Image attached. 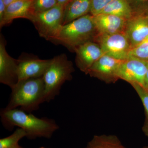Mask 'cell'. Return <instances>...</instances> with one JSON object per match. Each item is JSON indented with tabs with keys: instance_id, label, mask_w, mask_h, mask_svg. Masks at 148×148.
<instances>
[{
	"instance_id": "cell-1",
	"label": "cell",
	"mask_w": 148,
	"mask_h": 148,
	"mask_svg": "<svg viewBox=\"0 0 148 148\" xmlns=\"http://www.w3.org/2000/svg\"><path fill=\"white\" fill-rule=\"evenodd\" d=\"M1 121L5 127L11 130L18 127L24 130L27 138H51L53 133L59 129L55 121L47 117H37L31 113L16 108L1 110Z\"/></svg>"
},
{
	"instance_id": "cell-2",
	"label": "cell",
	"mask_w": 148,
	"mask_h": 148,
	"mask_svg": "<svg viewBox=\"0 0 148 148\" xmlns=\"http://www.w3.org/2000/svg\"><path fill=\"white\" fill-rule=\"evenodd\" d=\"M10 100L5 108H19L31 113L45 103V87L43 77L19 81L11 89Z\"/></svg>"
},
{
	"instance_id": "cell-3",
	"label": "cell",
	"mask_w": 148,
	"mask_h": 148,
	"mask_svg": "<svg viewBox=\"0 0 148 148\" xmlns=\"http://www.w3.org/2000/svg\"><path fill=\"white\" fill-rule=\"evenodd\" d=\"M98 34L93 16L90 14L62 26L55 44L61 45L74 51L79 46L94 41Z\"/></svg>"
},
{
	"instance_id": "cell-4",
	"label": "cell",
	"mask_w": 148,
	"mask_h": 148,
	"mask_svg": "<svg viewBox=\"0 0 148 148\" xmlns=\"http://www.w3.org/2000/svg\"><path fill=\"white\" fill-rule=\"evenodd\" d=\"M74 71L73 63L65 53L51 58L50 65L42 77L45 87V102H50L59 95L62 85L72 79Z\"/></svg>"
},
{
	"instance_id": "cell-5",
	"label": "cell",
	"mask_w": 148,
	"mask_h": 148,
	"mask_svg": "<svg viewBox=\"0 0 148 148\" xmlns=\"http://www.w3.org/2000/svg\"><path fill=\"white\" fill-rule=\"evenodd\" d=\"M64 7L57 4L49 10L36 14L30 19L40 36L55 44L63 26Z\"/></svg>"
},
{
	"instance_id": "cell-6",
	"label": "cell",
	"mask_w": 148,
	"mask_h": 148,
	"mask_svg": "<svg viewBox=\"0 0 148 148\" xmlns=\"http://www.w3.org/2000/svg\"><path fill=\"white\" fill-rule=\"evenodd\" d=\"M94 42L100 45L104 54L120 60L128 58L131 47L124 32L113 34H97Z\"/></svg>"
},
{
	"instance_id": "cell-7",
	"label": "cell",
	"mask_w": 148,
	"mask_h": 148,
	"mask_svg": "<svg viewBox=\"0 0 148 148\" xmlns=\"http://www.w3.org/2000/svg\"><path fill=\"white\" fill-rule=\"evenodd\" d=\"M123 60L104 54L90 67L86 75L107 84L114 83L119 79L118 73Z\"/></svg>"
},
{
	"instance_id": "cell-8",
	"label": "cell",
	"mask_w": 148,
	"mask_h": 148,
	"mask_svg": "<svg viewBox=\"0 0 148 148\" xmlns=\"http://www.w3.org/2000/svg\"><path fill=\"white\" fill-rule=\"evenodd\" d=\"M148 62L133 57L123 60L120 66L118 77L130 84L136 83L145 88V78Z\"/></svg>"
},
{
	"instance_id": "cell-9",
	"label": "cell",
	"mask_w": 148,
	"mask_h": 148,
	"mask_svg": "<svg viewBox=\"0 0 148 148\" xmlns=\"http://www.w3.org/2000/svg\"><path fill=\"white\" fill-rule=\"evenodd\" d=\"M6 42L0 36V82L13 88L18 81V62L10 56L6 49Z\"/></svg>"
},
{
	"instance_id": "cell-10",
	"label": "cell",
	"mask_w": 148,
	"mask_h": 148,
	"mask_svg": "<svg viewBox=\"0 0 148 148\" xmlns=\"http://www.w3.org/2000/svg\"><path fill=\"white\" fill-rule=\"evenodd\" d=\"M51 59H41L35 56H22L17 59L18 81L41 77L50 65Z\"/></svg>"
},
{
	"instance_id": "cell-11",
	"label": "cell",
	"mask_w": 148,
	"mask_h": 148,
	"mask_svg": "<svg viewBox=\"0 0 148 148\" xmlns=\"http://www.w3.org/2000/svg\"><path fill=\"white\" fill-rule=\"evenodd\" d=\"M75 63L80 71L87 74L88 70L99 58L104 55L101 47L97 43L89 41L76 48Z\"/></svg>"
},
{
	"instance_id": "cell-12",
	"label": "cell",
	"mask_w": 148,
	"mask_h": 148,
	"mask_svg": "<svg viewBox=\"0 0 148 148\" xmlns=\"http://www.w3.org/2000/svg\"><path fill=\"white\" fill-rule=\"evenodd\" d=\"M124 33L131 49L145 40L148 38L147 16H134L127 20Z\"/></svg>"
},
{
	"instance_id": "cell-13",
	"label": "cell",
	"mask_w": 148,
	"mask_h": 148,
	"mask_svg": "<svg viewBox=\"0 0 148 148\" xmlns=\"http://www.w3.org/2000/svg\"><path fill=\"white\" fill-rule=\"evenodd\" d=\"M98 34L110 35L123 33L127 20L119 16L101 13L93 16Z\"/></svg>"
},
{
	"instance_id": "cell-14",
	"label": "cell",
	"mask_w": 148,
	"mask_h": 148,
	"mask_svg": "<svg viewBox=\"0 0 148 148\" xmlns=\"http://www.w3.org/2000/svg\"><path fill=\"white\" fill-rule=\"evenodd\" d=\"M33 0H18L6 7L4 16L0 21L1 29L11 24L14 20L18 18L30 20L32 13V5Z\"/></svg>"
},
{
	"instance_id": "cell-15",
	"label": "cell",
	"mask_w": 148,
	"mask_h": 148,
	"mask_svg": "<svg viewBox=\"0 0 148 148\" xmlns=\"http://www.w3.org/2000/svg\"><path fill=\"white\" fill-rule=\"evenodd\" d=\"M91 0H71L64 7L63 25L90 14Z\"/></svg>"
},
{
	"instance_id": "cell-16",
	"label": "cell",
	"mask_w": 148,
	"mask_h": 148,
	"mask_svg": "<svg viewBox=\"0 0 148 148\" xmlns=\"http://www.w3.org/2000/svg\"><path fill=\"white\" fill-rule=\"evenodd\" d=\"M101 13L112 14L127 20L133 16L126 0H112L103 8Z\"/></svg>"
},
{
	"instance_id": "cell-17",
	"label": "cell",
	"mask_w": 148,
	"mask_h": 148,
	"mask_svg": "<svg viewBox=\"0 0 148 148\" xmlns=\"http://www.w3.org/2000/svg\"><path fill=\"white\" fill-rule=\"evenodd\" d=\"M85 148H126L116 135H94Z\"/></svg>"
},
{
	"instance_id": "cell-18",
	"label": "cell",
	"mask_w": 148,
	"mask_h": 148,
	"mask_svg": "<svg viewBox=\"0 0 148 148\" xmlns=\"http://www.w3.org/2000/svg\"><path fill=\"white\" fill-rule=\"evenodd\" d=\"M143 103L145 110V120L142 127L144 134L148 138V92L145 88L138 84H131Z\"/></svg>"
},
{
	"instance_id": "cell-19",
	"label": "cell",
	"mask_w": 148,
	"mask_h": 148,
	"mask_svg": "<svg viewBox=\"0 0 148 148\" xmlns=\"http://www.w3.org/2000/svg\"><path fill=\"white\" fill-rule=\"evenodd\" d=\"M27 136L24 130L18 128L10 136L0 140V148H20L18 142Z\"/></svg>"
},
{
	"instance_id": "cell-20",
	"label": "cell",
	"mask_w": 148,
	"mask_h": 148,
	"mask_svg": "<svg viewBox=\"0 0 148 148\" xmlns=\"http://www.w3.org/2000/svg\"><path fill=\"white\" fill-rule=\"evenodd\" d=\"M128 57H133L148 62V38L131 49Z\"/></svg>"
},
{
	"instance_id": "cell-21",
	"label": "cell",
	"mask_w": 148,
	"mask_h": 148,
	"mask_svg": "<svg viewBox=\"0 0 148 148\" xmlns=\"http://www.w3.org/2000/svg\"><path fill=\"white\" fill-rule=\"evenodd\" d=\"M133 16L148 15V0H126Z\"/></svg>"
},
{
	"instance_id": "cell-22",
	"label": "cell",
	"mask_w": 148,
	"mask_h": 148,
	"mask_svg": "<svg viewBox=\"0 0 148 148\" xmlns=\"http://www.w3.org/2000/svg\"><path fill=\"white\" fill-rule=\"evenodd\" d=\"M57 4V0H33L32 5V16L36 14L49 10Z\"/></svg>"
},
{
	"instance_id": "cell-23",
	"label": "cell",
	"mask_w": 148,
	"mask_h": 148,
	"mask_svg": "<svg viewBox=\"0 0 148 148\" xmlns=\"http://www.w3.org/2000/svg\"><path fill=\"white\" fill-rule=\"evenodd\" d=\"M112 1V0H91L90 14L92 16L99 14Z\"/></svg>"
},
{
	"instance_id": "cell-24",
	"label": "cell",
	"mask_w": 148,
	"mask_h": 148,
	"mask_svg": "<svg viewBox=\"0 0 148 148\" xmlns=\"http://www.w3.org/2000/svg\"><path fill=\"white\" fill-rule=\"evenodd\" d=\"M6 6L5 4L4 0H0V21L2 20L5 13Z\"/></svg>"
},
{
	"instance_id": "cell-25",
	"label": "cell",
	"mask_w": 148,
	"mask_h": 148,
	"mask_svg": "<svg viewBox=\"0 0 148 148\" xmlns=\"http://www.w3.org/2000/svg\"><path fill=\"white\" fill-rule=\"evenodd\" d=\"M71 1V0H57V4L59 5L65 7Z\"/></svg>"
},
{
	"instance_id": "cell-26",
	"label": "cell",
	"mask_w": 148,
	"mask_h": 148,
	"mask_svg": "<svg viewBox=\"0 0 148 148\" xmlns=\"http://www.w3.org/2000/svg\"><path fill=\"white\" fill-rule=\"evenodd\" d=\"M145 88L148 92V66L147 70L146 73L145 78Z\"/></svg>"
},
{
	"instance_id": "cell-27",
	"label": "cell",
	"mask_w": 148,
	"mask_h": 148,
	"mask_svg": "<svg viewBox=\"0 0 148 148\" xmlns=\"http://www.w3.org/2000/svg\"><path fill=\"white\" fill-rule=\"evenodd\" d=\"M17 1H18V0H4V2L6 6L7 7L11 3Z\"/></svg>"
},
{
	"instance_id": "cell-28",
	"label": "cell",
	"mask_w": 148,
	"mask_h": 148,
	"mask_svg": "<svg viewBox=\"0 0 148 148\" xmlns=\"http://www.w3.org/2000/svg\"><path fill=\"white\" fill-rule=\"evenodd\" d=\"M143 148H148V147H143Z\"/></svg>"
},
{
	"instance_id": "cell-29",
	"label": "cell",
	"mask_w": 148,
	"mask_h": 148,
	"mask_svg": "<svg viewBox=\"0 0 148 148\" xmlns=\"http://www.w3.org/2000/svg\"><path fill=\"white\" fill-rule=\"evenodd\" d=\"M40 148H46L43 147H40Z\"/></svg>"
},
{
	"instance_id": "cell-30",
	"label": "cell",
	"mask_w": 148,
	"mask_h": 148,
	"mask_svg": "<svg viewBox=\"0 0 148 148\" xmlns=\"http://www.w3.org/2000/svg\"><path fill=\"white\" fill-rule=\"evenodd\" d=\"M20 148H23L21 147H20Z\"/></svg>"
},
{
	"instance_id": "cell-31",
	"label": "cell",
	"mask_w": 148,
	"mask_h": 148,
	"mask_svg": "<svg viewBox=\"0 0 148 148\" xmlns=\"http://www.w3.org/2000/svg\"><path fill=\"white\" fill-rule=\"evenodd\" d=\"M147 16H148V15H147Z\"/></svg>"
}]
</instances>
